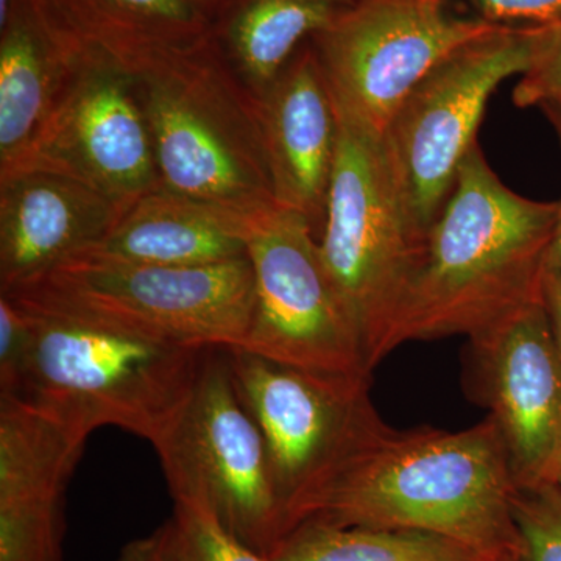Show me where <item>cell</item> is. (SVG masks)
<instances>
[{
  "label": "cell",
  "mask_w": 561,
  "mask_h": 561,
  "mask_svg": "<svg viewBox=\"0 0 561 561\" xmlns=\"http://www.w3.org/2000/svg\"><path fill=\"white\" fill-rule=\"evenodd\" d=\"M337 111V151L319 249L373 371L393 351L394 324L421 249L409 230L381 135Z\"/></svg>",
  "instance_id": "7"
},
{
  "label": "cell",
  "mask_w": 561,
  "mask_h": 561,
  "mask_svg": "<svg viewBox=\"0 0 561 561\" xmlns=\"http://www.w3.org/2000/svg\"><path fill=\"white\" fill-rule=\"evenodd\" d=\"M359 0H227L209 43L260 101L306 41L345 16Z\"/></svg>",
  "instance_id": "19"
},
{
  "label": "cell",
  "mask_w": 561,
  "mask_h": 561,
  "mask_svg": "<svg viewBox=\"0 0 561 561\" xmlns=\"http://www.w3.org/2000/svg\"><path fill=\"white\" fill-rule=\"evenodd\" d=\"M117 561H181L173 546L169 524L160 527L146 538L128 542Z\"/></svg>",
  "instance_id": "28"
},
{
  "label": "cell",
  "mask_w": 561,
  "mask_h": 561,
  "mask_svg": "<svg viewBox=\"0 0 561 561\" xmlns=\"http://www.w3.org/2000/svg\"><path fill=\"white\" fill-rule=\"evenodd\" d=\"M557 219L559 202L508 190L476 144L421 247L393 351L405 342L472 339L541 301Z\"/></svg>",
  "instance_id": "2"
},
{
  "label": "cell",
  "mask_w": 561,
  "mask_h": 561,
  "mask_svg": "<svg viewBox=\"0 0 561 561\" xmlns=\"http://www.w3.org/2000/svg\"><path fill=\"white\" fill-rule=\"evenodd\" d=\"M253 316L242 348L302 370L370 379L353 317L324 267L319 238L294 210H268L249 242Z\"/></svg>",
  "instance_id": "9"
},
{
  "label": "cell",
  "mask_w": 561,
  "mask_h": 561,
  "mask_svg": "<svg viewBox=\"0 0 561 561\" xmlns=\"http://www.w3.org/2000/svg\"><path fill=\"white\" fill-rule=\"evenodd\" d=\"M471 342L516 485L551 481L561 453V353L542 300Z\"/></svg>",
  "instance_id": "13"
},
{
  "label": "cell",
  "mask_w": 561,
  "mask_h": 561,
  "mask_svg": "<svg viewBox=\"0 0 561 561\" xmlns=\"http://www.w3.org/2000/svg\"><path fill=\"white\" fill-rule=\"evenodd\" d=\"M87 435L14 394H0V502L65 497Z\"/></svg>",
  "instance_id": "20"
},
{
  "label": "cell",
  "mask_w": 561,
  "mask_h": 561,
  "mask_svg": "<svg viewBox=\"0 0 561 561\" xmlns=\"http://www.w3.org/2000/svg\"><path fill=\"white\" fill-rule=\"evenodd\" d=\"M268 561H483L459 542L416 530L308 522L291 529Z\"/></svg>",
  "instance_id": "21"
},
{
  "label": "cell",
  "mask_w": 561,
  "mask_h": 561,
  "mask_svg": "<svg viewBox=\"0 0 561 561\" xmlns=\"http://www.w3.org/2000/svg\"><path fill=\"white\" fill-rule=\"evenodd\" d=\"M227 354L236 390L264 438L287 535L294 513L375 415L370 379L302 370L243 348Z\"/></svg>",
  "instance_id": "11"
},
{
  "label": "cell",
  "mask_w": 561,
  "mask_h": 561,
  "mask_svg": "<svg viewBox=\"0 0 561 561\" xmlns=\"http://www.w3.org/2000/svg\"><path fill=\"white\" fill-rule=\"evenodd\" d=\"M257 105L276 206L300 214L320 238L337 151L339 111L311 41L295 51Z\"/></svg>",
  "instance_id": "14"
},
{
  "label": "cell",
  "mask_w": 561,
  "mask_h": 561,
  "mask_svg": "<svg viewBox=\"0 0 561 561\" xmlns=\"http://www.w3.org/2000/svg\"><path fill=\"white\" fill-rule=\"evenodd\" d=\"M33 331L24 309L0 295V394H16L31 362Z\"/></svg>",
  "instance_id": "26"
},
{
  "label": "cell",
  "mask_w": 561,
  "mask_h": 561,
  "mask_svg": "<svg viewBox=\"0 0 561 561\" xmlns=\"http://www.w3.org/2000/svg\"><path fill=\"white\" fill-rule=\"evenodd\" d=\"M173 500L201 502L267 557L286 535L267 449L232 381L227 348H206L190 393L151 443Z\"/></svg>",
  "instance_id": "8"
},
{
  "label": "cell",
  "mask_w": 561,
  "mask_h": 561,
  "mask_svg": "<svg viewBox=\"0 0 561 561\" xmlns=\"http://www.w3.org/2000/svg\"><path fill=\"white\" fill-rule=\"evenodd\" d=\"M192 2L209 18V21H213V18L219 13V10L227 0H192Z\"/></svg>",
  "instance_id": "31"
},
{
  "label": "cell",
  "mask_w": 561,
  "mask_h": 561,
  "mask_svg": "<svg viewBox=\"0 0 561 561\" xmlns=\"http://www.w3.org/2000/svg\"><path fill=\"white\" fill-rule=\"evenodd\" d=\"M513 103L518 108L561 111V22L541 25L537 50L513 90Z\"/></svg>",
  "instance_id": "25"
},
{
  "label": "cell",
  "mask_w": 561,
  "mask_h": 561,
  "mask_svg": "<svg viewBox=\"0 0 561 561\" xmlns=\"http://www.w3.org/2000/svg\"><path fill=\"white\" fill-rule=\"evenodd\" d=\"M542 113L546 114L549 122L557 133L561 149V111L553 108H542ZM549 264L553 267L560 268L561 271V198L559 201V219H557L556 232H553L551 253H549Z\"/></svg>",
  "instance_id": "30"
},
{
  "label": "cell",
  "mask_w": 561,
  "mask_h": 561,
  "mask_svg": "<svg viewBox=\"0 0 561 561\" xmlns=\"http://www.w3.org/2000/svg\"><path fill=\"white\" fill-rule=\"evenodd\" d=\"M493 25L456 0H359L309 41L339 108L382 135L438 62Z\"/></svg>",
  "instance_id": "10"
},
{
  "label": "cell",
  "mask_w": 561,
  "mask_h": 561,
  "mask_svg": "<svg viewBox=\"0 0 561 561\" xmlns=\"http://www.w3.org/2000/svg\"><path fill=\"white\" fill-rule=\"evenodd\" d=\"M168 524L181 561H268L232 535L201 502L175 501Z\"/></svg>",
  "instance_id": "23"
},
{
  "label": "cell",
  "mask_w": 561,
  "mask_h": 561,
  "mask_svg": "<svg viewBox=\"0 0 561 561\" xmlns=\"http://www.w3.org/2000/svg\"><path fill=\"white\" fill-rule=\"evenodd\" d=\"M10 0H0V18H3V14L7 13V9H9Z\"/></svg>",
  "instance_id": "33"
},
{
  "label": "cell",
  "mask_w": 561,
  "mask_h": 561,
  "mask_svg": "<svg viewBox=\"0 0 561 561\" xmlns=\"http://www.w3.org/2000/svg\"><path fill=\"white\" fill-rule=\"evenodd\" d=\"M551 482L556 483L557 489L561 491V453L557 457L556 465H553Z\"/></svg>",
  "instance_id": "32"
},
{
  "label": "cell",
  "mask_w": 561,
  "mask_h": 561,
  "mask_svg": "<svg viewBox=\"0 0 561 561\" xmlns=\"http://www.w3.org/2000/svg\"><path fill=\"white\" fill-rule=\"evenodd\" d=\"M46 2L84 49L133 77L209 36V18L192 0Z\"/></svg>",
  "instance_id": "18"
},
{
  "label": "cell",
  "mask_w": 561,
  "mask_h": 561,
  "mask_svg": "<svg viewBox=\"0 0 561 561\" xmlns=\"http://www.w3.org/2000/svg\"><path fill=\"white\" fill-rule=\"evenodd\" d=\"M60 173L128 209L160 186L135 77L84 49L60 101L9 172Z\"/></svg>",
  "instance_id": "12"
},
{
  "label": "cell",
  "mask_w": 561,
  "mask_h": 561,
  "mask_svg": "<svg viewBox=\"0 0 561 561\" xmlns=\"http://www.w3.org/2000/svg\"><path fill=\"white\" fill-rule=\"evenodd\" d=\"M483 20L502 25H548L561 22V0H470Z\"/></svg>",
  "instance_id": "27"
},
{
  "label": "cell",
  "mask_w": 561,
  "mask_h": 561,
  "mask_svg": "<svg viewBox=\"0 0 561 561\" xmlns=\"http://www.w3.org/2000/svg\"><path fill=\"white\" fill-rule=\"evenodd\" d=\"M83 57L46 0H10L0 18V173L24 157Z\"/></svg>",
  "instance_id": "16"
},
{
  "label": "cell",
  "mask_w": 561,
  "mask_h": 561,
  "mask_svg": "<svg viewBox=\"0 0 561 561\" xmlns=\"http://www.w3.org/2000/svg\"><path fill=\"white\" fill-rule=\"evenodd\" d=\"M125 210L60 173L32 169L0 176V294L91 249Z\"/></svg>",
  "instance_id": "15"
},
{
  "label": "cell",
  "mask_w": 561,
  "mask_h": 561,
  "mask_svg": "<svg viewBox=\"0 0 561 561\" xmlns=\"http://www.w3.org/2000/svg\"><path fill=\"white\" fill-rule=\"evenodd\" d=\"M515 490L507 449L490 416L459 432H401L376 412L291 516L289 531L308 522L426 531L483 561H522Z\"/></svg>",
  "instance_id": "1"
},
{
  "label": "cell",
  "mask_w": 561,
  "mask_h": 561,
  "mask_svg": "<svg viewBox=\"0 0 561 561\" xmlns=\"http://www.w3.org/2000/svg\"><path fill=\"white\" fill-rule=\"evenodd\" d=\"M62 497L0 502V561H62Z\"/></svg>",
  "instance_id": "22"
},
{
  "label": "cell",
  "mask_w": 561,
  "mask_h": 561,
  "mask_svg": "<svg viewBox=\"0 0 561 561\" xmlns=\"http://www.w3.org/2000/svg\"><path fill=\"white\" fill-rule=\"evenodd\" d=\"M265 213L158 186L128 206L101 242L81 253L168 267L221 264L249 256L251 232Z\"/></svg>",
  "instance_id": "17"
},
{
  "label": "cell",
  "mask_w": 561,
  "mask_h": 561,
  "mask_svg": "<svg viewBox=\"0 0 561 561\" xmlns=\"http://www.w3.org/2000/svg\"><path fill=\"white\" fill-rule=\"evenodd\" d=\"M164 190L253 213L276 208L260 105L209 36L135 77Z\"/></svg>",
  "instance_id": "4"
},
{
  "label": "cell",
  "mask_w": 561,
  "mask_h": 561,
  "mask_svg": "<svg viewBox=\"0 0 561 561\" xmlns=\"http://www.w3.org/2000/svg\"><path fill=\"white\" fill-rule=\"evenodd\" d=\"M513 518L522 561H561V491L551 481L516 485Z\"/></svg>",
  "instance_id": "24"
},
{
  "label": "cell",
  "mask_w": 561,
  "mask_h": 561,
  "mask_svg": "<svg viewBox=\"0 0 561 561\" xmlns=\"http://www.w3.org/2000/svg\"><path fill=\"white\" fill-rule=\"evenodd\" d=\"M7 297L158 341L242 348L254 302L250 257L168 267L77 254Z\"/></svg>",
  "instance_id": "5"
},
{
  "label": "cell",
  "mask_w": 561,
  "mask_h": 561,
  "mask_svg": "<svg viewBox=\"0 0 561 561\" xmlns=\"http://www.w3.org/2000/svg\"><path fill=\"white\" fill-rule=\"evenodd\" d=\"M541 25L494 24L457 47L402 101L381 140L416 245L423 247L478 144L486 103L530 66Z\"/></svg>",
  "instance_id": "6"
},
{
  "label": "cell",
  "mask_w": 561,
  "mask_h": 561,
  "mask_svg": "<svg viewBox=\"0 0 561 561\" xmlns=\"http://www.w3.org/2000/svg\"><path fill=\"white\" fill-rule=\"evenodd\" d=\"M16 302L31 320L33 345L14 397L87 437L99 427L116 426L157 440L190 393L206 348Z\"/></svg>",
  "instance_id": "3"
},
{
  "label": "cell",
  "mask_w": 561,
  "mask_h": 561,
  "mask_svg": "<svg viewBox=\"0 0 561 561\" xmlns=\"http://www.w3.org/2000/svg\"><path fill=\"white\" fill-rule=\"evenodd\" d=\"M542 305L548 312L549 321L561 353V271L548 265L545 280H542Z\"/></svg>",
  "instance_id": "29"
}]
</instances>
